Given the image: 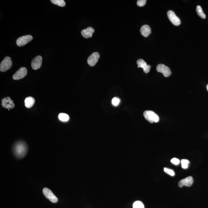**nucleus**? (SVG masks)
<instances>
[{
  "label": "nucleus",
  "mask_w": 208,
  "mask_h": 208,
  "mask_svg": "<svg viewBox=\"0 0 208 208\" xmlns=\"http://www.w3.org/2000/svg\"><path fill=\"white\" fill-rule=\"evenodd\" d=\"M42 62V57L38 55L32 59L31 62V67L33 69L37 70L41 68Z\"/></svg>",
  "instance_id": "9d476101"
},
{
  "label": "nucleus",
  "mask_w": 208,
  "mask_h": 208,
  "mask_svg": "<svg viewBox=\"0 0 208 208\" xmlns=\"http://www.w3.org/2000/svg\"><path fill=\"white\" fill-rule=\"evenodd\" d=\"M120 102V99L117 98H114L112 99V105L115 106H118Z\"/></svg>",
  "instance_id": "5701e85b"
},
{
  "label": "nucleus",
  "mask_w": 208,
  "mask_h": 208,
  "mask_svg": "<svg viewBox=\"0 0 208 208\" xmlns=\"http://www.w3.org/2000/svg\"><path fill=\"white\" fill-rule=\"evenodd\" d=\"M94 32H95V29L92 27H89L86 29L82 30L81 34L84 38L88 39V38L92 37V34Z\"/></svg>",
  "instance_id": "4468645a"
},
{
  "label": "nucleus",
  "mask_w": 208,
  "mask_h": 208,
  "mask_svg": "<svg viewBox=\"0 0 208 208\" xmlns=\"http://www.w3.org/2000/svg\"><path fill=\"white\" fill-rule=\"evenodd\" d=\"M196 12L197 13V15L201 18L205 19L206 18V15H205L204 13L203 12V10H202L201 7L200 5H198L196 8Z\"/></svg>",
  "instance_id": "f3484780"
},
{
  "label": "nucleus",
  "mask_w": 208,
  "mask_h": 208,
  "mask_svg": "<svg viewBox=\"0 0 208 208\" xmlns=\"http://www.w3.org/2000/svg\"><path fill=\"white\" fill-rule=\"evenodd\" d=\"M133 208H145L142 202L136 201L133 203Z\"/></svg>",
  "instance_id": "aec40b11"
},
{
  "label": "nucleus",
  "mask_w": 208,
  "mask_h": 208,
  "mask_svg": "<svg viewBox=\"0 0 208 208\" xmlns=\"http://www.w3.org/2000/svg\"><path fill=\"white\" fill-rule=\"evenodd\" d=\"M28 146L24 142L19 141L14 145L13 152L14 154L17 158L21 159L26 155L28 152Z\"/></svg>",
  "instance_id": "f257e3e1"
},
{
  "label": "nucleus",
  "mask_w": 208,
  "mask_h": 208,
  "mask_svg": "<svg viewBox=\"0 0 208 208\" xmlns=\"http://www.w3.org/2000/svg\"><path fill=\"white\" fill-rule=\"evenodd\" d=\"M43 194L45 197L53 203H56L58 202V199L54 195L52 192L48 188H44L42 191Z\"/></svg>",
  "instance_id": "20e7f679"
},
{
  "label": "nucleus",
  "mask_w": 208,
  "mask_h": 208,
  "mask_svg": "<svg viewBox=\"0 0 208 208\" xmlns=\"http://www.w3.org/2000/svg\"><path fill=\"white\" fill-rule=\"evenodd\" d=\"M146 2V0H139L137 2V4L139 7H143L145 5Z\"/></svg>",
  "instance_id": "b1692460"
},
{
  "label": "nucleus",
  "mask_w": 208,
  "mask_h": 208,
  "mask_svg": "<svg viewBox=\"0 0 208 208\" xmlns=\"http://www.w3.org/2000/svg\"><path fill=\"white\" fill-rule=\"evenodd\" d=\"M51 1L55 5L61 7H65V3L64 0H51Z\"/></svg>",
  "instance_id": "a211bd4d"
},
{
  "label": "nucleus",
  "mask_w": 208,
  "mask_h": 208,
  "mask_svg": "<svg viewBox=\"0 0 208 208\" xmlns=\"http://www.w3.org/2000/svg\"><path fill=\"white\" fill-rule=\"evenodd\" d=\"M33 39V37L30 35H24L20 37L17 40L16 44L18 46L21 47L26 45Z\"/></svg>",
  "instance_id": "39448f33"
},
{
  "label": "nucleus",
  "mask_w": 208,
  "mask_h": 208,
  "mask_svg": "<svg viewBox=\"0 0 208 208\" xmlns=\"http://www.w3.org/2000/svg\"><path fill=\"white\" fill-rule=\"evenodd\" d=\"M12 65V61L10 57L7 56L4 59L0 65V70L5 72L10 69Z\"/></svg>",
  "instance_id": "7ed1b4c3"
},
{
  "label": "nucleus",
  "mask_w": 208,
  "mask_h": 208,
  "mask_svg": "<svg viewBox=\"0 0 208 208\" xmlns=\"http://www.w3.org/2000/svg\"><path fill=\"white\" fill-rule=\"evenodd\" d=\"M206 89H207V90L208 91V84L207 85V86H206Z\"/></svg>",
  "instance_id": "a878e982"
},
{
  "label": "nucleus",
  "mask_w": 208,
  "mask_h": 208,
  "mask_svg": "<svg viewBox=\"0 0 208 208\" xmlns=\"http://www.w3.org/2000/svg\"><path fill=\"white\" fill-rule=\"evenodd\" d=\"M171 162L172 163H173V164L175 165H178L179 164L180 161H179V159H176V158H174L171 159Z\"/></svg>",
  "instance_id": "393cba45"
},
{
  "label": "nucleus",
  "mask_w": 208,
  "mask_h": 208,
  "mask_svg": "<svg viewBox=\"0 0 208 208\" xmlns=\"http://www.w3.org/2000/svg\"><path fill=\"white\" fill-rule=\"evenodd\" d=\"M144 116L146 120L150 123L159 122V118L157 115L151 111H146L143 113Z\"/></svg>",
  "instance_id": "f03ea898"
},
{
  "label": "nucleus",
  "mask_w": 208,
  "mask_h": 208,
  "mask_svg": "<svg viewBox=\"0 0 208 208\" xmlns=\"http://www.w3.org/2000/svg\"><path fill=\"white\" fill-rule=\"evenodd\" d=\"M27 69L25 67H22L18 70L13 75V78L15 80H19L23 78L27 74Z\"/></svg>",
  "instance_id": "1a4fd4ad"
},
{
  "label": "nucleus",
  "mask_w": 208,
  "mask_h": 208,
  "mask_svg": "<svg viewBox=\"0 0 208 208\" xmlns=\"http://www.w3.org/2000/svg\"><path fill=\"white\" fill-rule=\"evenodd\" d=\"M193 182V178L191 176H189L179 181L178 184L179 187H183V186H192Z\"/></svg>",
  "instance_id": "f8f14e48"
},
{
  "label": "nucleus",
  "mask_w": 208,
  "mask_h": 208,
  "mask_svg": "<svg viewBox=\"0 0 208 208\" xmlns=\"http://www.w3.org/2000/svg\"><path fill=\"white\" fill-rule=\"evenodd\" d=\"M99 58L100 55L98 52H95L92 53L88 58L87 62L88 65L90 66H95L97 63Z\"/></svg>",
  "instance_id": "6e6552de"
},
{
  "label": "nucleus",
  "mask_w": 208,
  "mask_h": 208,
  "mask_svg": "<svg viewBox=\"0 0 208 208\" xmlns=\"http://www.w3.org/2000/svg\"><path fill=\"white\" fill-rule=\"evenodd\" d=\"M2 105L4 108L8 109H12L15 106L13 101L8 97L4 98L2 99Z\"/></svg>",
  "instance_id": "9b49d317"
},
{
  "label": "nucleus",
  "mask_w": 208,
  "mask_h": 208,
  "mask_svg": "<svg viewBox=\"0 0 208 208\" xmlns=\"http://www.w3.org/2000/svg\"><path fill=\"white\" fill-rule=\"evenodd\" d=\"M137 64L138 65V68H142L145 73H149L150 71V65H148L146 62L143 59H139L137 61Z\"/></svg>",
  "instance_id": "ddd939ff"
},
{
  "label": "nucleus",
  "mask_w": 208,
  "mask_h": 208,
  "mask_svg": "<svg viewBox=\"0 0 208 208\" xmlns=\"http://www.w3.org/2000/svg\"><path fill=\"white\" fill-rule=\"evenodd\" d=\"M182 167L183 169H186L189 166V162L187 159H183L181 161Z\"/></svg>",
  "instance_id": "412c9836"
},
{
  "label": "nucleus",
  "mask_w": 208,
  "mask_h": 208,
  "mask_svg": "<svg viewBox=\"0 0 208 208\" xmlns=\"http://www.w3.org/2000/svg\"><path fill=\"white\" fill-rule=\"evenodd\" d=\"M35 102V99L32 97H28L25 98V107L28 108L32 107Z\"/></svg>",
  "instance_id": "dca6fc26"
},
{
  "label": "nucleus",
  "mask_w": 208,
  "mask_h": 208,
  "mask_svg": "<svg viewBox=\"0 0 208 208\" xmlns=\"http://www.w3.org/2000/svg\"><path fill=\"white\" fill-rule=\"evenodd\" d=\"M58 118L60 120L64 122H67L69 119V116L66 114L64 113L59 114L58 116Z\"/></svg>",
  "instance_id": "6ab92c4d"
},
{
  "label": "nucleus",
  "mask_w": 208,
  "mask_h": 208,
  "mask_svg": "<svg viewBox=\"0 0 208 208\" xmlns=\"http://www.w3.org/2000/svg\"><path fill=\"white\" fill-rule=\"evenodd\" d=\"M140 32L142 35L145 37L149 36L151 33V29L150 27L147 25H143L140 29Z\"/></svg>",
  "instance_id": "2eb2a0df"
},
{
  "label": "nucleus",
  "mask_w": 208,
  "mask_h": 208,
  "mask_svg": "<svg viewBox=\"0 0 208 208\" xmlns=\"http://www.w3.org/2000/svg\"><path fill=\"white\" fill-rule=\"evenodd\" d=\"M167 16L169 18V20L176 26H179L180 25L181 21L180 19L176 16V14L173 11H169L167 12Z\"/></svg>",
  "instance_id": "0eeeda50"
},
{
  "label": "nucleus",
  "mask_w": 208,
  "mask_h": 208,
  "mask_svg": "<svg viewBox=\"0 0 208 208\" xmlns=\"http://www.w3.org/2000/svg\"><path fill=\"white\" fill-rule=\"evenodd\" d=\"M156 70L158 72L163 74L165 77H168L171 75L170 69L168 66L163 64H159L156 67Z\"/></svg>",
  "instance_id": "423d86ee"
},
{
  "label": "nucleus",
  "mask_w": 208,
  "mask_h": 208,
  "mask_svg": "<svg viewBox=\"0 0 208 208\" xmlns=\"http://www.w3.org/2000/svg\"><path fill=\"white\" fill-rule=\"evenodd\" d=\"M164 171L165 173H167L168 174L170 175V176H173L175 174L173 170L168 169V168H164Z\"/></svg>",
  "instance_id": "4be33fe9"
}]
</instances>
